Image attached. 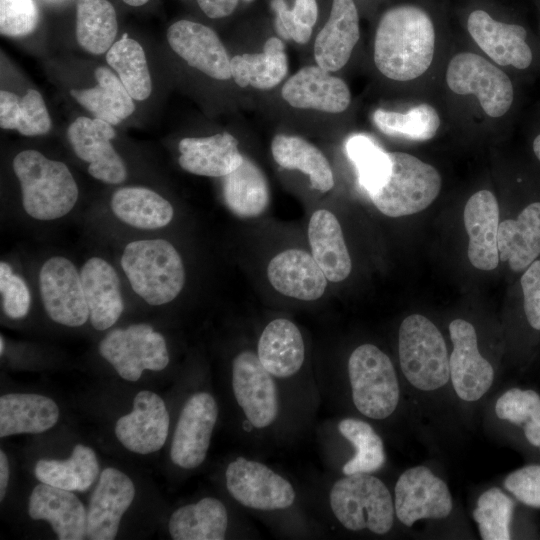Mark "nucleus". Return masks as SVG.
<instances>
[{
  "mask_svg": "<svg viewBox=\"0 0 540 540\" xmlns=\"http://www.w3.org/2000/svg\"><path fill=\"white\" fill-rule=\"evenodd\" d=\"M435 29L422 8L403 4L387 9L379 19L373 58L377 69L395 81H410L432 63Z\"/></svg>",
  "mask_w": 540,
  "mask_h": 540,
  "instance_id": "nucleus-1",
  "label": "nucleus"
},
{
  "mask_svg": "<svg viewBox=\"0 0 540 540\" xmlns=\"http://www.w3.org/2000/svg\"><path fill=\"white\" fill-rule=\"evenodd\" d=\"M13 170L22 193L26 213L38 220H54L68 214L78 200V186L63 162L36 150L19 152Z\"/></svg>",
  "mask_w": 540,
  "mask_h": 540,
  "instance_id": "nucleus-2",
  "label": "nucleus"
},
{
  "mask_svg": "<svg viewBox=\"0 0 540 540\" xmlns=\"http://www.w3.org/2000/svg\"><path fill=\"white\" fill-rule=\"evenodd\" d=\"M121 266L136 294L150 305L174 300L185 283V269L175 247L163 239L126 245Z\"/></svg>",
  "mask_w": 540,
  "mask_h": 540,
  "instance_id": "nucleus-3",
  "label": "nucleus"
},
{
  "mask_svg": "<svg viewBox=\"0 0 540 540\" xmlns=\"http://www.w3.org/2000/svg\"><path fill=\"white\" fill-rule=\"evenodd\" d=\"M331 510L348 530L383 535L393 526L395 507L386 485L370 473L345 475L329 495Z\"/></svg>",
  "mask_w": 540,
  "mask_h": 540,
  "instance_id": "nucleus-4",
  "label": "nucleus"
},
{
  "mask_svg": "<svg viewBox=\"0 0 540 540\" xmlns=\"http://www.w3.org/2000/svg\"><path fill=\"white\" fill-rule=\"evenodd\" d=\"M398 352L405 378L419 390L433 391L450 378L445 340L425 316L412 314L399 328Z\"/></svg>",
  "mask_w": 540,
  "mask_h": 540,
  "instance_id": "nucleus-5",
  "label": "nucleus"
},
{
  "mask_svg": "<svg viewBox=\"0 0 540 540\" xmlns=\"http://www.w3.org/2000/svg\"><path fill=\"white\" fill-rule=\"evenodd\" d=\"M391 173L387 182L369 194L386 216L401 217L426 209L441 189L439 172L430 164L404 152H389Z\"/></svg>",
  "mask_w": 540,
  "mask_h": 540,
  "instance_id": "nucleus-6",
  "label": "nucleus"
},
{
  "mask_svg": "<svg viewBox=\"0 0 540 540\" xmlns=\"http://www.w3.org/2000/svg\"><path fill=\"white\" fill-rule=\"evenodd\" d=\"M348 375L357 410L372 419H384L396 409L400 390L390 358L373 344H362L350 355Z\"/></svg>",
  "mask_w": 540,
  "mask_h": 540,
  "instance_id": "nucleus-7",
  "label": "nucleus"
},
{
  "mask_svg": "<svg viewBox=\"0 0 540 540\" xmlns=\"http://www.w3.org/2000/svg\"><path fill=\"white\" fill-rule=\"evenodd\" d=\"M446 82L456 94L475 95L490 117L503 116L513 102V86L507 74L475 53L455 55L448 64Z\"/></svg>",
  "mask_w": 540,
  "mask_h": 540,
  "instance_id": "nucleus-8",
  "label": "nucleus"
},
{
  "mask_svg": "<svg viewBox=\"0 0 540 540\" xmlns=\"http://www.w3.org/2000/svg\"><path fill=\"white\" fill-rule=\"evenodd\" d=\"M99 353L128 381H137L146 369L163 370L169 363L164 337L144 323L112 330L99 343Z\"/></svg>",
  "mask_w": 540,
  "mask_h": 540,
  "instance_id": "nucleus-9",
  "label": "nucleus"
},
{
  "mask_svg": "<svg viewBox=\"0 0 540 540\" xmlns=\"http://www.w3.org/2000/svg\"><path fill=\"white\" fill-rule=\"evenodd\" d=\"M226 487L241 505L262 511L286 509L295 501L292 484L263 463L237 457L225 472Z\"/></svg>",
  "mask_w": 540,
  "mask_h": 540,
  "instance_id": "nucleus-10",
  "label": "nucleus"
},
{
  "mask_svg": "<svg viewBox=\"0 0 540 540\" xmlns=\"http://www.w3.org/2000/svg\"><path fill=\"white\" fill-rule=\"evenodd\" d=\"M39 286L44 309L56 323L78 327L89 319L80 273L67 258L54 256L44 262Z\"/></svg>",
  "mask_w": 540,
  "mask_h": 540,
  "instance_id": "nucleus-11",
  "label": "nucleus"
},
{
  "mask_svg": "<svg viewBox=\"0 0 540 540\" xmlns=\"http://www.w3.org/2000/svg\"><path fill=\"white\" fill-rule=\"evenodd\" d=\"M395 514L405 526L421 519L447 517L453 507L450 491L443 480L425 466L404 471L395 485Z\"/></svg>",
  "mask_w": 540,
  "mask_h": 540,
  "instance_id": "nucleus-12",
  "label": "nucleus"
},
{
  "mask_svg": "<svg viewBox=\"0 0 540 540\" xmlns=\"http://www.w3.org/2000/svg\"><path fill=\"white\" fill-rule=\"evenodd\" d=\"M232 388L238 405L252 426L261 429L275 421L279 411L277 387L257 354L246 350L234 358Z\"/></svg>",
  "mask_w": 540,
  "mask_h": 540,
  "instance_id": "nucleus-13",
  "label": "nucleus"
},
{
  "mask_svg": "<svg viewBox=\"0 0 540 540\" xmlns=\"http://www.w3.org/2000/svg\"><path fill=\"white\" fill-rule=\"evenodd\" d=\"M115 136L113 125L95 117H77L67 130L75 154L89 163V174L107 184H120L127 178L125 163L111 143Z\"/></svg>",
  "mask_w": 540,
  "mask_h": 540,
  "instance_id": "nucleus-14",
  "label": "nucleus"
},
{
  "mask_svg": "<svg viewBox=\"0 0 540 540\" xmlns=\"http://www.w3.org/2000/svg\"><path fill=\"white\" fill-rule=\"evenodd\" d=\"M218 417V405L207 392L193 394L184 404L173 435L170 457L179 467L193 469L205 460Z\"/></svg>",
  "mask_w": 540,
  "mask_h": 540,
  "instance_id": "nucleus-15",
  "label": "nucleus"
},
{
  "mask_svg": "<svg viewBox=\"0 0 540 540\" xmlns=\"http://www.w3.org/2000/svg\"><path fill=\"white\" fill-rule=\"evenodd\" d=\"M449 332L453 343L449 357L453 388L462 400H479L493 383V367L480 354L477 334L471 323L455 319L449 325Z\"/></svg>",
  "mask_w": 540,
  "mask_h": 540,
  "instance_id": "nucleus-16",
  "label": "nucleus"
},
{
  "mask_svg": "<svg viewBox=\"0 0 540 540\" xmlns=\"http://www.w3.org/2000/svg\"><path fill=\"white\" fill-rule=\"evenodd\" d=\"M166 36L171 49L192 68L215 80L231 78V57L212 28L182 19L168 28Z\"/></svg>",
  "mask_w": 540,
  "mask_h": 540,
  "instance_id": "nucleus-17",
  "label": "nucleus"
},
{
  "mask_svg": "<svg viewBox=\"0 0 540 540\" xmlns=\"http://www.w3.org/2000/svg\"><path fill=\"white\" fill-rule=\"evenodd\" d=\"M281 95L291 107L330 114L345 111L351 102L345 81L318 65L294 73L283 84Z\"/></svg>",
  "mask_w": 540,
  "mask_h": 540,
  "instance_id": "nucleus-18",
  "label": "nucleus"
},
{
  "mask_svg": "<svg viewBox=\"0 0 540 540\" xmlns=\"http://www.w3.org/2000/svg\"><path fill=\"white\" fill-rule=\"evenodd\" d=\"M169 431V414L162 398L152 391H140L133 410L120 417L115 434L121 444L138 454L156 452L164 445Z\"/></svg>",
  "mask_w": 540,
  "mask_h": 540,
  "instance_id": "nucleus-19",
  "label": "nucleus"
},
{
  "mask_svg": "<svg viewBox=\"0 0 540 540\" xmlns=\"http://www.w3.org/2000/svg\"><path fill=\"white\" fill-rule=\"evenodd\" d=\"M134 495V484L125 473L112 467L104 469L88 505L87 538L114 539Z\"/></svg>",
  "mask_w": 540,
  "mask_h": 540,
  "instance_id": "nucleus-20",
  "label": "nucleus"
},
{
  "mask_svg": "<svg viewBox=\"0 0 540 540\" xmlns=\"http://www.w3.org/2000/svg\"><path fill=\"white\" fill-rule=\"evenodd\" d=\"M467 29L481 50L498 65L518 69L530 66L533 55L524 27L497 21L479 9L470 13Z\"/></svg>",
  "mask_w": 540,
  "mask_h": 540,
  "instance_id": "nucleus-21",
  "label": "nucleus"
},
{
  "mask_svg": "<svg viewBox=\"0 0 540 540\" xmlns=\"http://www.w3.org/2000/svg\"><path fill=\"white\" fill-rule=\"evenodd\" d=\"M360 38L359 14L354 0H332L327 21L314 42L316 65L336 72L349 61Z\"/></svg>",
  "mask_w": 540,
  "mask_h": 540,
  "instance_id": "nucleus-22",
  "label": "nucleus"
},
{
  "mask_svg": "<svg viewBox=\"0 0 540 540\" xmlns=\"http://www.w3.org/2000/svg\"><path fill=\"white\" fill-rule=\"evenodd\" d=\"M28 513L33 519L48 521L60 540L87 538V511L69 490L41 482L30 495Z\"/></svg>",
  "mask_w": 540,
  "mask_h": 540,
  "instance_id": "nucleus-23",
  "label": "nucleus"
},
{
  "mask_svg": "<svg viewBox=\"0 0 540 540\" xmlns=\"http://www.w3.org/2000/svg\"><path fill=\"white\" fill-rule=\"evenodd\" d=\"M463 219L470 263L480 270L495 269L499 262V207L494 194L488 190L474 193L465 205Z\"/></svg>",
  "mask_w": 540,
  "mask_h": 540,
  "instance_id": "nucleus-24",
  "label": "nucleus"
},
{
  "mask_svg": "<svg viewBox=\"0 0 540 540\" xmlns=\"http://www.w3.org/2000/svg\"><path fill=\"white\" fill-rule=\"evenodd\" d=\"M267 275L278 292L304 301L319 299L327 286V278L312 254L300 249H288L273 257Z\"/></svg>",
  "mask_w": 540,
  "mask_h": 540,
  "instance_id": "nucleus-25",
  "label": "nucleus"
},
{
  "mask_svg": "<svg viewBox=\"0 0 540 540\" xmlns=\"http://www.w3.org/2000/svg\"><path fill=\"white\" fill-rule=\"evenodd\" d=\"M178 150L181 168L199 176L224 177L237 169L244 159L237 139L227 132L183 138Z\"/></svg>",
  "mask_w": 540,
  "mask_h": 540,
  "instance_id": "nucleus-26",
  "label": "nucleus"
},
{
  "mask_svg": "<svg viewBox=\"0 0 540 540\" xmlns=\"http://www.w3.org/2000/svg\"><path fill=\"white\" fill-rule=\"evenodd\" d=\"M80 277L92 326L100 331L108 329L123 311L120 280L115 269L104 259L92 257L83 265Z\"/></svg>",
  "mask_w": 540,
  "mask_h": 540,
  "instance_id": "nucleus-27",
  "label": "nucleus"
},
{
  "mask_svg": "<svg viewBox=\"0 0 540 540\" xmlns=\"http://www.w3.org/2000/svg\"><path fill=\"white\" fill-rule=\"evenodd\" d=\"M257 356L272 376H293L301 369L305 358L300 330L285 318L271 321L260 335Z\"/></svg>",
  "mask_w": 540,
  "mask_h": 540,
  "instance_id": "nucleus-28",
  "label": "nucleus"
},
{
  "mask_svg": "<svg viewBox=\"0 0 540 540\" xmlns=\"http://www.w3.org/2000/svg\"><path fill=\"white\" fill-rule=\"evenodd\" d=\"M308 239L312 256L327 280H345L351 272L352 263L336 216L326 209L315 211L309 221Z\"/></svg>",
  "mask_w": 540,
  "mask_h": 540,
  "instance_id": "nucleus-29",
  "label": "nucleus"
},
{
  "mask_svg": "<svg viewBox=\"0 0 540 540\" xmlns=\"http://www.w3.org/2000/svg\"><path fill=\"white\" fill-rule=\"evenodd\" d=\"M499 260L513 271L527 268L540 254V202L526 206L516 219L499 223Z\"/></svg>",
  "mask_w": 540,
  "mask_h": 540,
  "instance_id": "nucleus-30",
  "label": "nucleus"
},
{
  "mask_svg": "<svg viewBox=\"0 0 540 540\" xmlns=\"http://www.w3.org/2000/svg\"><path fill=\"white\" fill-rule=\"evenodd\" d=\"M59 408L50 398L33 393H9L0 398V436L37 434L52 428Z\"/></svg>",
  "mask_w": 540,
  "mask_h": 540,
  "instance_id": "nucleus-31",
  "label": "nucleus"
},
{
  "mask_svg": "<svg viewBox=\"0 0 540 540\" xmlns=\"http://www.w3.org/2000/svg\"><path fill=\"white\" fill-rule=\"evenodd\" d=\"M94 75L96 86L72 89L71 96L95 118L113 126L120 124L135 111L134 99L112 69L99 66Z\"/></svg>",
  "mask_w": 540,
  "mask_h": 540,
  "instance_id": "nucleus-32",
  "label": "nucleus"
},
{
  "mask_svg": "<svg viewBox=\"0 0 540 540\" xmlns=\"http://www.w3.org/2000/svg\"><path fill=\"white\" fill-rule=\"evenodd\" d=\"M231 78L242 87L269 90L280 84L288 73V59L283 39L270 37L260 53L231 57Z\"/></svg>",
  "mask_w": 540,
  "mask_h": 540,
  "instance_id": "nucleus-33",
  "label": "nucleus"
},
{
  "mask_svg": "<svg viewBox=\"0 0 540 540\" xmlns=\"http://www.w3.org/2000/svg\"><path fill=\"white\" fill-rule=\"evenodd\" d=\"M274 160L281 167L299 170L309 177L313 189L322 193L334 186V176L330 163L322 151L296 135L278 134L271 142Z\"/></svg>",
  "mask_w": 540,
  "mask_h": 540,
  "instance_id": "nucleus-34",
  "label": "nucleus"
},
{
  "mask_svg": "<svg viewBox=\"0 0 540 540\" xmlns=\"http://www.w3.org/2000/svg\"><path fill=\"white\" fill-rule=\"evenodd\" d=\"M223 197L228 209L237 217L260 216L270 201L267 178L256 163L244 156L240 166L224 176Z\"/></svg>",
  "mask_w": 540,
  "mask_h": 540,
  "instance_id": "nucleus-35",
  "label": "nucleus"
},
{
  "mask_svg": "<svg viewBox=\"0 0 540 540\" xmlns=\"http://www.w3.org/2000/svg\"><path fill=\"white\" fill-rule=\"evenodd\" d=\"M227 527L226 507L213 497L178 508L169 520V533L174 540H222Z\"/></svg>",
  "mask_w": 540,
  "mask_h": 540,
  "instance_id": "nucleus-36",
  "label": "nucleus"
},
{
  "mask_svg": "<svg viewBox=\"0 0 540 540\" xmlns=\"http://www.w3.org/2000/svg\"><path fill=\"white\" fill-rule=\"evenodd\" d=\"M111 208L122 222L144 230L168 225L174 215L172 205L157 192L145 187H124L111 198Z\"/></svg>",
  "mask_w": 540,
  "mask_h": 540,
  "instance_id": "nucleus-37",
  "label": "nucleus"
},
{
  "mask_svg": "<svg viewBox=\"0 0 540 540\" xmlns=\"http://www.w3.org/2000/svg\"><path fill=\"white\" fill-rule=\"evenodd\" d=\"M99 473L95 452L78 444L66 460L41 459L35 464L36 478L45 484L69 491L87 490Z\"/></svg>",
  "mask_w": 540,
  "mask_h": 540,
  "instance_id": "nucleus-38",
  "label": "nucleus"
},
{
  "mask_svg": "<svg viewBox=\"0 0 540 540\" xmlns=\"http://www.w3.org/2000/svg\"><path fill=\"white\" fill-rule=\"evenodd\" d=\"M76 40L93 55L106 54L116 42L117 15L108 0H77Z\"/></svg>",
  "mask_w": 540,
  "mask_h": 540,
  "instance_id": "nucleus-39",
  "label": "nucleus"
},
{
  "mask_svg": "<svg viewBox=\"0 0 540 540\" xmlns=\"http://www.w3.org/2000/svg\"><path fill=\"white\" fill-rule=\"evenodd\" d=\"M52 121L44 99L36 89H28L20 97L16 93L0 91V126L5 130H17L21 135L32 137L48 133Z\"/></svg>",
  "mask_w": 540,
  "mask_h": 540,
  "instance_id": "nucleus-40",
  "label": "nucleus"
},
{
  "mask_svg": "<svg viewBox=\"0 0 540 540\" xmlns=\"http://www.w3.org/2000/svg\"><path fill=\"white\" fill-rule=\"evenodd\" d=\"M106 61L136 101L146 100L152 92V79L142 45L123 36L107 51Z\"/></svg>",
  "mask_w": 540,
  "mask_h": 540,
  "instance_id": "nucleus-41",
  "label": "nucleus"
},
{
  "mask_svg": "<svg viewBox=\"0 0 540 540\" xmlns=\"http://www.w3.org/2000/svg\"><path fill=\"white\" fill-rule=\"evenodd\" d=\"M338 430L356 451L344 464V475L371 473L384 465L386 457L382 439L370 424L360 419L345 418L339 422Z\"/></svg>",
  "mask_w": 540,
  "mask_h": 540,
  "instance_id": "nucleus-42",
  "label": "nucleus"
},
{
  "mask_svg": "<svg viewBox=\"0 0 540 540\" xmlns=\"http://www.w3.org/2000/svg\"><path fill=\"white\" fill-rule=\"evenodd\" d=\"M375 125L385 134L411 140H429L440 126L436 109L427 103L419 104L406 113L378 109L373 114Z\"/></svg>",
  "mask_w": 540,
  "mask_h": 540,
  "instance_id": "nucleus-43",
  "label": "nucleus"
},
{
  "mask_svg": "<svg viewBox=\"0 0 540 540\" xmlns=\"http://www.w3.org/2000/svg\"><path fill=\"white\" fill-rule=\"evenodd\" d=\"M346 153L353 162L360 186L368 194L381 188L391 173L388 152L380 148L371 138L363 134L351 136L345 145Z\"/></svg>",
  "mask_w": 540,
  "mask_h": 540,
  "instance_id": "nucleus-44",
  "label": "nucleus"
},
{
  "mask_svg": "<svg viewBox=\"0 0 540 540\" xmlns=\"http://www.w3.org/2000/svg\"><path fill=\"white\" fill-rule=\"evenodd\" d=\"M274 14V29L284 40L306 44L317 23L319 7L317 0H293L290 7L286 0H270Z\"/></svg>",
  "mask_w": 540,
  "mask_h": 540,
  "instance_id": "nucleus-45",
  "label": "nucleus"
},
{
  "mask_svg": "<svg viewBox=\"0 0 540 540\" xmlns=\"http://www.w3.org/2000/svg\"><path fill=\"white\" fill-rule=\"evenodd\" d=\"M496 415L523 426L526 439L540 446V396L533 390L512 388L503 393L495 405Z\"/></svg>",
  "mask_w": 540,
  "mask_h": 540,
  "instance_id": "nucleus-46",
  "label": "nucleus"
},
{
  "mask_svg": "<svg viewBox=\"0 0 540 540\" xmlns=\"http://www.w3.org/2000/svg\"><path fill=\"white\" fill-rule=\"evenodd\" d=\"M514 502L501 489L492 487L483 492L473 511L483 540H509Z\"/></svg>",
  "mask_w": 540,
  "mask_h": 540,
  "instance_id": "nucleus-47",
  "label": "nucleus"
},
{
  "mask_svg": "<svg viewBox=\"0 0 540 540\" xmlns=\"http://www.w3.org/2000/svg\"><path fill=\"white\" fill-rule=\"evenodd\" d=\"M39 11L35 0H0V33L23 37L37 27Z\"/></svg>",
  "mask_w": 540,
  "mask_h": 540,
  "instance_id": "nucleus-48",
  "label": "nucleus"
},
{
  "mask_svg": "<svg viewBox=\"0 0 540 540\" xmlns=\"http://www.w3.org/2000/svg\"><path fill=\"white\" fill-rule=\"evenodd\" d=\"M0 292L3 296V309L12 319L25 317L30 307V292L25 281L12 273L6 262L0 263Z\"/></svg>",
  "mask_w": 540,
  "mask_h": 540,
  "instance_id": "nucleus-49",
  "label": "nucleus"
},
{
  "mask_svg": "<svg viewBox=\"0 0 540 540\" xmlns=\"http://www.w3.org/2000/svg\"><path fill=\"white\" fill-rule=\"evenodd\" d=\"M504 486L520 502L540 508V465H528L510 473Z\"/></svg>",
  "mask_w": 540,
  "mask_h": 540,
  "instance_id": "nucleus-50",
  "label": "nucleus"
},
{
  "mask_svg": "<svg viewBox=\"0 0 540 540\" xmlns=\"http://www.w3.org/2000/svg\"><path fill=\"white\" fill-rule=\"evenodd\" d=\"M524 311L529 324L540 330V260L532 262L521 277Z\"/></svg>",
  "mask_w": 540,
  "mask_h": 540,
  "instance_id": "nucleus-51",
  "label": "nucleus"
},
{
  "mask_svg": "<svg viewBox=\"0 0 540 540\" xmlns=\"http://www.w3.org/2000/svg\"><path fill=\"white\" fill-rule=\"evenodd\" d=\"M202 12L211 19L230 16L240 2L251 3L255 0H196Z\"/></svg>",
  "mask_w": 540,
  "mask_h": 540,
  "instance_id": "nucleus-52",
  "label": "nucleus"
},
{
  "mask_svg": "<svg viewBox=\"0 0 540 540\" xmlns=\"http://www.w3.org/2000/svg\"><path fill=\"white\" fill-rule=\"evenodd\" d=\"M9 474L10 472H9L8 459L4 451L1 450L0 451V500L1 501L3 500L6 493V489H7V485L9 481Z\"/></svg>",
  "mask_w": 540,
  "mask_h": 540,
  "instance_id": "nucleus-53",
  "label": "nucleus"
},
{
  "mask_svg": "<svg viewBox=\"0 0 540 540\" xmlns=\"http://www.w3.org/2000/svg\"><path fill=\"white\" fill-rule=\"evenodd\" d=\"M122 1L129 6L139 7L146 4L149 0H122Z\"/></svg>",
  "mask_w": 540,
  "mask_h": 540,
  "instance_id": "nucleus-54",
  "label": "nucleus"
},
{
  "mask_svg": "<svg viewBox=\"0 0 540 540\" xmlns=\"http://www.w3.org/2000/svg\"><path fill=\"white\" fill-rule=\"evenodd\" d=\"M533 150L536 157L540 160V134L534 139Z\"/></svg>",
  "mask_w": 540,
  "mask_h": 540,
  "instance_id": "nucleus-55",
  "label": "nucleus"
},
{
  "mask_svg": "<svg viewBox=\"0 0 540 540\" xmlns=\"http://www.w3.org/2000/svg\"><path fill=\"white\" fill-rule=\"evenodd\" d=\"M4 339H3V336L0 337V354L2 355L3 352H4Z\"/></svg>",
  "mask_w": 540,
  "mask_h": 540,
  "instance_id": "nucleus-56",
  "label": "nucleus"
},
{
  "mask_svg": "<svg viewBox=\"0 0 540 540\" xmlns=\"http://www.w3.org/2000/svg\"><path fill=\"white\" fill-rule=\"evenodd\" d=\"M539 448H540V446H539Z\"/></svg>",
  "mask_w": 540,
  "mask_h": 540,
  "instance_id": "nucleus-57",
  "label": "nucleus"
}]
</instances>
